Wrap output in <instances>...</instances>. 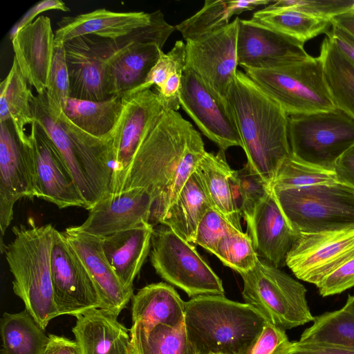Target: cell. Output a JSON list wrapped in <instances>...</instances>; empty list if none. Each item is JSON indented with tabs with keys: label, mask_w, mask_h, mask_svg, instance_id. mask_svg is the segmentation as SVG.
I'll return each instance as SVG.
<instances>
[{
	"label": "cell",
	"mask_w": 354,
	"mask_h": 354,
	"mask_svg": "<svg viewBox=\"0 0 354 354\" xmlns=\"http://www.w3.org/2000/svg\"><path fill=\"white\" fill-rule=\"evenodd\" d=\"M210 208H213L212 205L195 170L160 224L169 227L185 241L194 243L198 223Z\"/></svg>",
	"instance_id": "28"
},
{
	"label": "cell",
	"mask_w": 354,
	"mask_h": 354,
	"mask_svg": "<svg viewBox=\"0 0 354 354\" xmlns=\"http://www.w3.org/2000/svg\"><path fill=\"white\" fill-rule=\"evenodd\" d=\"M227 100L236 120L246 163L272 187L281 165L290 155L288 115L241 71H237Z\"/></svg>",
	"instance_id": "2"
},
{
	"label": "cell",
	"mask_w": 354,
	"mask_h": 354,
	"mask_svg": "<svg viewBox=\"0 0 354 354\" xmlns=\"http://www.w3.org/2000/svg\"><path fill=\"white\" fill-rule=\"evenodd\" d=\"M155 12L149 25L127 35L115 39L93 35L97 52L110 66L116 95L129 94L143 84L165 43L176 30L160 10Z\"/></svg>",
	"instance_id": "5"
},
{
	"label": "cell",
	"mask_w": 354,
	"mask_h": 354,
	"mask_svg": "<svg viewBox=\"0 0 354 354\" xmlns=\"http://www.w3.org/2000/svg\"><path fill=\"white\" fill-rule=\"evenodd\" d=\"M28 84L13 58L11 68L0 85V122L11 120L21 142L28 138L26 125H31L35 120L32 105L35 95Z\"/></svg>",
	"instance_id": "31"
},
{
	"label": "cell",
	"mask_w": 354,
	"mask_h": 354,
	"mask_svg": "<svg viewBox=\"0 0 354 354\" xmlns=\"http://www.w3.org/2000/svg\"><path fill=\"white\" fill-rule=\"evenodd\" d=\"M0 329L1 354H44L49 337L26 309L3 313Z\"/></svg>",
	"instance_id": "34"
},
{
	"label": "cell",
	"mask_w": 354,
	"mask_h": 354,
	"mask_svg": "<svg viewBox=\"0 0 354 354\" xmlns=\"http://www.w3.org/2000/svg\"><path fill=\"white\" fill-rule=\"evenodd\" d=\"M343 308L354 315V295H348Z\"/></svg>",
	"instance_id": "54"
},
{
	"label": "cell",
	"mask_w": 354,
	"mask_h": 354,
	"mask_svg": "<svg viewBox=\"0 0 354 354\" xmlns=\"http://www.w3.org/2000/svg\"><path fill=\"white\" fill-rule=\"evenodd\" d=\"M335 171L340 182L354 188V146L339 159Z\"/></svg>",
	"instance_id": "50"
},
{
	"label": "cell",
	"mask_w": 354,
	"mask_h": 354,
	"mask_svg": "<svg viewBox=\"0 0 354 354\" xmlns=\"http://www.w3.org/2000/svg\"><path fill=\"white\" fill-rule=\"evenodd\" d=\"M44 354H80L75 340L50 334Z\"/></svg>",
	"instance_id": "51"
},
{
	"label": "cell",
	"mask_w": 354,
	"mask_h": 354,
	"mask_svg": "<svg viewBox=\"0 0 354 354\" xmlns=\"http://www.w3.org/2000/svg\"><path fill=\"white\" fill-rule=\"evenodd\" d=\"M240 19L194 40L186 41V66L218 96L227 100L237 73Z\"/></svg>",
	"instance_id": "11"
},
{
	"label": "cell",
	"mask_w": 354,
	"mask_h": 354,
	"mask_svg": "<svg viewBox=\"0 0 354 354\" xmlns=\"http://www.w3.org/2000/svg\"><path fill=\"white\" fill-rule=\"evenodd\" d=\"M333 102L354 119V66L327 36L319 55Z\"/></svg>",
	"instance_id": "35"
},
{
	"label": "cell",
	"mask_w": 354,
	"mask_h": 354,
	"mask_svg": "<svg viewBox=\"0 0 354 354\" xmlns=\"http://www.w3.org/2000/svg\"><path fill=\"white\" fill-rule=\"evenodd\" d=\"M185 302L173 286L164 282L149 284L132 297L133 323L178 328L185 324Z\"/></svg>",
	"instance_id": "27"
},
{
	"label": "cell",
	"mask_w": 354,
	"mask_h": 354,
	"mask_svg": "<svg viewBox=\"0 0 354 354\" xmlns=\"http://www.w3.org/2000/svg\"><path fill=\"white\" fill-rule=\"evenodd\" d=\"M232 198L235 209L242 216L244 208V197L237 178L236 170H233L229 176Z\"/></svg>",
	"instance_id": "52"
},
{
	"label": "cell",
	"mask_w": 354,
	"mask_h": 354,
	"mask_svg": "<svg viewBox=\"0 0 354 354\" xmlns=\"http://www.w3.org/2000/svg\"><path fill=\"white\" fill-rule=\"evenodd\" d=\"M316 286L322 297L339 294L353 287L354 254Z\"/></svg>",
	"instance_id": "46"
},
{
	"label": "cell",
	"mask_w": 354,
	"mask_h": 354,
	"mask_svg": "<svg viewBox=\"0 0 354 354\" xmlns=\"http://www.w3.org/2000/svg\"><path fill=\"white\" fill-rule=\"evenodd\" d=\"M304 45L250 19H240L238 66L243 69H274L304 62L312 57Z\"/></svg>",
	"instance_id": "18"
},
{
	"label": "cell",
	"mask_w": 354,
	"mask_h": 354,
	"mask_svg": "<svg viewBox=\"0 0 354 354\" xmlns=\"http://www.w3.org/2000/svg\"><path fill=\"white\" fill-rule=\"evenodd\" d=\"M19 68L37 94L46 92L55 50L50 19L39 16L19 29L11 39Z\"/></svg>",
	"instance_id": "21"
},
{
	"label": "cell",
	"mask_w": 354,
	"mask_h": 354,
	"mask_svg": "<svg viewBox=\"0 0 354 354\" xmlns=\"http://www.w3.org/2000/svg\"><path fill=\"white\" fill-rule=\"evenodd\" d=\"M331 25L336 26L354 37V8L331 19Z\"/></svg>",
	"instance_id": "53"
},
{
	"label": "cell",
	"mask_w": 354,
	"mask_h": 354,
	"mask_svg": "<svg viewBox=\"0 0 354 354\" xmlns=\"http://www.w3.org/2000/svg\"><path fill=\"white\" fill-rule=\"evenodd\" d=\"M153 199L142 187L110 193L90 209L85 221L73 228L97 237H104L150 223Z\"/></svg>",
	"instance_id": "19"
},
{
	"label": "cell",
	"mask_w": 354,
	"mask_h": 354,
	"mask_svg": "<svg viewBox=\"0 0 354 354\" xmlns=\"http://www.w3.org/2000/svg\"><path fill=\"white\" fill-rule=\"evenodd\" d=\"M331 26L332 29L326 33V36L354 66V37L336 26Z\"/></svg>",
	"instance_id": "48"
},
{
	"label": "cell",
	"mask_w": 354,
	"mask_h": 354,
	"mask_svg": "<svg viewBox=\"0 0 354 354\" xmlns=\"http://www.w3.org/2000/svg\"><path fill=\"white\" fill-rule=\"evenodd\" d=\"M247 226L258 256L275 267L285 266L286 256L298 233L288 221L272 189L257 205Z\"/></svg>",
	"instance_id": "23"
},
{
	"label": "cell",
	"mask_w": 354,
	"mask_h": 354,
	"mask_svg": "<svg viewBox=\"0 0 354 354\" xmlns=\"http://www.w3.org/2000/svg\"><path fill=\"white\" fill-rule=\"evenodd\" d=\"M236 230L221 214L214 208L208 209L196 229L194 243L214 254L220 241Z\"/></svg>",
	"instance_id": "43"
},
{
	"label": "cell",
	"mask_w": 354,
	"mask_h": 354,
	"mask_svg": "<svg viewBox=\"0 0 354 354\" xmlns=\"http://www.w3.org/2000/svg\"><path fill=\"white\" fill-rule=\"evenodd\" d=\"M136 354H198L185 324L178 328L133 323L130 328Z\"/></svg>",
	"instance_id": "36"
},
{
	"label": "cell",
	"mask_w": 354,
	"mask_h": 354,
	"mask_svg": "<svg viewBox=\"0 0 354 354\" xmlns=\"http://www.w3.org/2000/svg\"><path fill=\"white\" fill-rule=\"evenodd\" d=\"M45 93L48 111L56 119L63 111L64 101L70 97V80L64 44L55 46Z\"/></svg>",
	"instance_id": "40"
},
{
	"label": "cell",
	"mask_w": 354,
	"mask_h": 354,
	"mask_svg": "<svg viewBox=\"0 0 354 354\" xmlns=\"http://www.w3.org/2000/svg\"><path fill=\"white\" fill-rule=\"evenodd\" d=\"M153 225L145 223L100 237L104 255L124 288L133 295V281L150 250Z\"/></svg>",
	"instance_id": "26"
},
{
	"label": "cell",
	"mask_w": 354,
	"mask_h": 354,
	"mask_svg": "<svg viewBox=\"0 0 354 354\" xmlns=\"http://www.w3.org/2000/svg\"><path fill=\"white\" fill-rule=\"evenodd\" d=\"M274 10H295L331 20L354 8V0H278L266 6Z\"/></svg>",
	"instance_id": "42"
},
{
	"label": "cell",
	"mask_w": 354,
	"mask_h": 354,
	"mask_svg": "<svg viewBox=\"0 0 354 354\" xmlns=\"http://www.w3.org/2000/svg\"><path fill=\"white\" fill-rule=\"evenodd\" d=\"M12 227L14 238L4 245L12 289L22 299L26 309L45 330L50 321L59 316L54 300L50 253L55 228L51 224L37 226L30 220Z\"/></svg>",
	"instance_id": "4"
},
{
	"label": "cell",
	"mask_w": 354,
	"mask_h": 354,
	"mask_svg": "<svg viewBox=\"0 0 354 354\" xmlns=\"http://www.w3.org/2000/svg\"><path fill=\"white\" fill-rule=\"evenodd\" d=\"M244 197V208L242 217L246 223L254 214L257 205L272 191V187L246 163L239 170H236Z\"/></svg>",
	"instance_id": "44"
},
{
	"label": "cell",
	"mask_w": 354,
	"mask_h": 354,
	"mask_svg": "<svg viewBox=\"0 0 354 354\" xmlns=\"http://www.w3.org/2000/svg\"><path fill=\"white\" fill-rule=\"evenodd\" d=\"M250 20L302 44L322 33L326 34L332 26L330 20L300 11L267 7L254 12Z\"/></svg>",
	"instance_id": "33"
},
{
	"label": "cell",
	"mask_w": 354,
	"mask_h": 354,
	"mask_svg": "<svg viewBox=\"0 0 354 354\" xmlns=\"http://www.w3.org/2000/svg\"><path fill=\"white\" fill-rule=\"evenodd\" d=\"M293 348L302 354H354V350L320 343L293 342Z\"/></svg>",
	"instance_id": "49"
},
{
	"label": "cell",
	"mask_w": 354,
	"mask_h": 354,
	"mask_svg": "<svg viewBox=\"0 0 354 354\" xmlns=\"http://www.w3.org/2000/svg\"><path fill=\"white\" fill-rule=\"evenodd\" d=\"M205 153L192 124L165 109L111 193L145 188L154 201L150 222L160 223Z\"/></svg>",
	"instance_id": "1"
},
{
	"label": "cell",
	"mask_w": 354,
	"mask_h": 354,
	"mask_svg": "<svg viewBox=\"0 0 354 354\" xmlns=\"http://www.w3.org/2000/svg\"><path fill=\"white\" fill-rule=\"evenodd\" d=\"M288 354H302V353H299L298 351H295L292 346V349Z\"/></svg>",
	"instance_id": "55"
},
{
	"label": "cell",
	"mask_w": 354,
	"mask_h": 354,
	"mask_svg": "<svg viewBox=\"0 0 354 354\" xmlns=\"http://www.w3.org/2000/svg\"><path fill=\"white\" fill-rule=\"evenodd\" d=\"M89 273L97 290L101 308L118 316L133 295L122 286L109 263L100 237L75 230L73 227L63 232Z\"/></svg>",
	"instance_id": "22"
},
{
	"label": "cell",
	"mask_w": 354,
	"mask_h": 354,
	"mask_svg": "<svg viewBox=\"0 0 354 354\" xmlns=\"http://www.w3.org/2000/svg\"><path fill=\"white\" fill-rule=\"evenodd\" d=\"M272 191L298 234L354 227V188L345 183Z\"/></svg>",
	"instance_id": "6"
},
{
	"label": "cell",
	"mask_w": 354,
	"mask_h": 354,
	"mask_svg": "<svg viewBox=\"0 0 354 354\" xmlns=\"http://www.w3.org/2000/svg\"><path fill=\"white\" fill-rule=\"evenodd\" d=\"M151 245V265L165 281L180 288L192 298L224 295L221 279L194 246L169 227L163 225L153 230Z\"/></svg>",
	"instance_id": "10"
},
{
	"label": "cell",
	"mask_w": 354,
	"mask_h": 354,
	"mask_svg": "<svg viewBox=\"0 0 354 354\" xmlns=\"http://www.w3.org/2000/svg\"><path fill=\"white\" fill-rule=\"evenodd\" d=\"M185 66L186 45L182 40H178L168 53L160 51L157 62L149 71L143 84L126 95L150 89L153 85L159 88L174 74L183 72Z\"/></svg>",
	"instance_id": "41"
},
{
	"label": "cell",
	"mask_w": 354,
	"mask_h": 354,
	"mask_svg": "<svg viewBox=\"0 0 354 354\" xmlns=\"http://www.w3.org/2000/svg\"><path fill=\"white\" fill-rule=\"evenodd\" d=\"M50 10H58L63 12L70 11L67 6L61 0L41 1L31 7L12 26L9 33L10 39L14 37L19 29L31 24L35 17L39 13Z\"/></svg>",
	"instance_id": "47"
},
{
	"label": "cell",
	"mask_w": 354,
	"mask_h": 354,
	"mask_svg": "<svg viewBox=\"0 0 354 354\" xmlns=\"http://www.w3.org/2000/svg\"><path fill=\"white\" fill-rule=\"evenodd\" d=\"M214 254L223 265L239 274L254 268L259 259L250 235L239 230L224 236Z\"/></svg>",
	"instance_id": "39"
},
{
	"label": "cell",
	"mask_w": 354,
	"mask_h": 354,
	"mask_svg": "<svg viewBox=\"0 0 354 354\" xmlns=\"http://www.w3.org/2000/svg\"><path fill=\"white\" fill-rule=\"evenodd\" d=\"M292 346L285 330L267 321L250 354H288Z\"/></svg>",
	"instance_id": "45"
},
{
	"label": "cell",
	"mask_w": 354,
	"mask_h": 354,
	"mask_svg": "<svg viewBox=\"0 0 354 354\" xmlns=\"http://www.w3.org/2000/svg\"><path fill=\"white\" fill-rule=\"evenodd\" d=\"M288 133L291 155L335 171L339 159L354 146V119L337 108L288 115Z\"/></svg>",
	"instance_id": "9"
},
{
	"label": "cell",
	"mask_w": 354,
	"mask_h": 354,
	"mask_svg": "<svg viewBox=\"0 0 354 354\" xmlns=\"http://www.w3.org/2000/svg\"><path fill=\"white\" fill-rule=\"evenodd\" d=\"M232 171L221 149L216 153L206 151L196 169L212 207L243 232L241 216L234 208L229 183Z\"/></svg>",
	"instance_id": "30"
},
{
	"label": "cell",
	"mask_w": 354,
	"mask_h": 354,
	"mask_svg": "<svg viewBox=\"0 0 354 354\" xmlns=\"http://www.w3.org/2000/svg\"><path fill=\"white\" fill-rule=\"evenodd\" d=\"M266 322L251 306L224 295H200L185 302V325L198 354H250Z\"/></svg>",
	"instance_id": "3"
},
{
	"label": "cell",
	"mask_w": 354,
	"mask_h": 354,
	"mask_svg": "<svg viewBox=\"0 0 354 354\" xmlns=\"http://www.w3.org/2000/svg\"><path fill=\"white\" fill-rule=\"evenodd\" d=\"M338 182L335 171L301 161L290 153L281 165L271 187L292 189Z\"/></svg>",
	"instance_id": "38"
},
{
	"label": "cell",
	"mask_w": 354,
	"mask_h": 354,
	"mask_svg": "<svg viewBox=\"0 0 354 354\" xmlns=\"http://www.w3.org/2000/svg\"><path fill=\"white\" fill-rule=\"evenodd\" d=\"M123 109L120 95H113L102 101L66 98L62 111L76 127L89 135L102 140H110Z\"/></svg>",
	"instance_id": "29"
},
{
	"label": "cell",
	"mask_w": 354,
	"mask_h": 354,
	"mask_svg": "<svg viewBox=\"0 0 354 354\" xmlns=\"http://www.w3.org/2000/svg\"><path fill=\"white\" fill-rule=\"evenodd\" d=\"M239 274L245 303L271 324L286 330L315 320L306 288L279 268L259 259L254 268Z\"/></svg>",
	"instance_id": "7"
},
{
	"label": "cell",
	"mask_w": 354,
	"mask_h": 354,
	"mask_svg": "<svg viewBox=\"0 0 354 354\" xmlns=\"http://www.w3.org/2000/svg\"><path fill=\"white\" fill-rule=\"evenodd\" d=\"M122 97L123 109L111 137L114 160L112 189L165 109L157 93L151 89Z\"/></svg>",
	"instance_id": "16"
},
{
	"label": "cell",
	"mask_w": 354,
	"mask_h": 354,
	"mask_svg": "<svg viewBox=\"0 0 354 354\" xmlns=\"http://www.w3.org/2000/svg\"><path fill=\"white\" fill-rule=\"evenodd\" d=\"M15 131V130H14ZM35 197L28 134L20 141L7 122H0V228L1 237L13 218L15 203Z\"/></svg>",
	"instance_id": "17"
},
{
	"label": "cell",
	"mask_w": 354,
	"mask_h": 354,
	"mask_svg": "<svg viewBox=\"0 0 354 354\" xmlns=\"http://www.w3.org/2000/svg\"><path fill=\"white\" fill-rule=\"evenodd\" d=\"M28 142L33 165L35 197L59 208L87 205L53 141L35 120Z\"/></svg>",
	"instance_id": "15"
},
{
	"label": "cell",
	"mask_w": 354,
	"mask_h": 354,
	"mask_svg": "<svg viewBox=\"0 0 354 354\" xmlns=\"http://www.w3.org/2000/svg\"><path fill=\"white\" fill-rule=\"evenodd\" d=\"M54 300L59 315H76L101 308L96 287L63 232L55 230L50 253Z\"/></svg>",
	"instance_id": "13"
},
{
	"label": "cell",
	"mask_w": 354,
	"mask_h": 354,
	"mask_svg": "<svg viewBox=\"0 0 354 354\" xmlns=\"http://www.w3.org/2000/svg\"><path fill=\"white\" fill-rule=\"evenodd\" d=\"M64 46L71 97L102 101L116 95L110 66L97 52L92 35L75 37Z\"/></svg>",
	"instance_id": "20"
},
{
	"label": "cell",
	"mask_w": 354,
	"mask_h": 354,
	"mask_svg": "<svg viewBox=\"0 0 354 354\" xmlns=\"http://www.w3.org/2000/svg\"><path fill=\"white\" fill-rule=\"evenodd\" d=\"M243 70L288 115L328 111L337 108L319 56L278 68Z\"/></svg>",
	"instance_id": "8"
},
{
	"label": "cell",
	"mask_w": 354,
	"mask_h": 354,
	"mask_svg": "<svg viewBox=\"0 0 354 354\" xmlns=\"http://www.w3.org/2000/svg\"><path fill=\"white\" fill-rule=\"evenodd\" d=\"M180 104L201 133L221 150L243 143L227 100L216 95L192 70L185 68Z\"/></svg>",
	"instance_id": "14"
},
{
	"label": "cell",
	"mask_w": 354,
	"mask_h": 354,
	"mask_svg": "<svg viewBox=\"0 0 354 354\" xmlns=\"http://www.w3.org/2000/svg\"><path fill=\"white\" fill-rule=\"evenodd\" d=\"M156 12H115L100 8L76 16L62 17L55 32V46L77 37L93 35L115 39L149 25Z\"/></svg>",
	"instance_id": "24"
},
{
	"label": "cell",
	"mask_w": 354,
	"mask_h": 354,
	"mask_svg": "<svg viewBox=\"0 0 354 354\" xmlns=\"http://www.w3.org/2000/svg\"><path fill=\"white\" fill-rule=\"evenodd\" d=\"M336 345L354 350V315L343 308L315 317L299 340Z\"/></svg>",
	"instance_id": "37"
},
{
	"label": "cell",
	"mask_w": 354,
	"mask_h": 354,
	"mask_svg": "<svg viewBox=\"0 0 354 354\" xmlns=\"http://www.w3.org/2000/svg\"><path fill=\"white\" fill-rule=\"evenodd\" d=\"M208 354H225V353H208Z\"/></svg>",
	"instance_id": "56"
},
{
	"label": "cell",
	"mask_w": 354,
	"mask_h": 354,
	"mask_svg": "<svg viewBox=\"0 0 354 354\" xmlns=\"http://www.w3.org/2000/svg\"><path fill=\"white\" fill-rule=\"evenodd\" d=\"M275 0L212 1L207 0L194 15L175 26L185 41L194 40L220 30L230 24L233 15L265 7Z\"/></svg>",
	"instance_id": "32"
},
{
	"label": "cell",
	"mask_w": 354,
	"mask_h": 354,
	"mask_svg": "<svg viewBox=\"0 0 354 354\" xmlns=\"http://www.w3.org/2000/svg\"><path fill=\"white\" fill-rule=\"evenodd\" d=\"M354 254V227L299 233L286 265L299 279L317 286Z\"/></svg>",
	"instance_id": "12"
},
{
	"label": "cell",
	"mask_w": 354,
	"mask_h": 354,
	"mask_svg": "<svg viewBox=\"0 0 354 354\" xmlns=\"http://www.w3.org/2000/svg\"><path fill=\"white\" fill-rule=\"evenodd\" d=\"M72 328L80 354H136L130 329L118 316L100 308L77 315Z\"/></svg>",
	"instance_id": "25"
}]
</instances>
